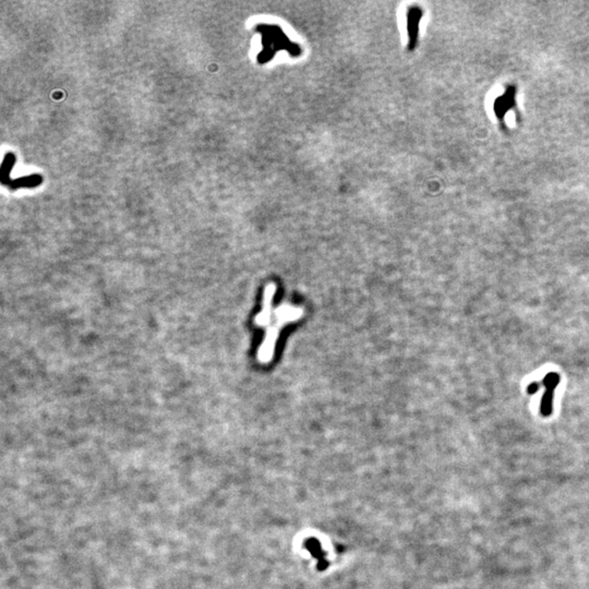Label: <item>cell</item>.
<instances>
[{"instance_id":"6da1fadb","label":"cell","mask_w":589,"mask_h":589,"mask_svg":"<svg viewBox=\"0 0 589 589\" xmlns=\"http://www.w3.org/2000/svg\"><path fill=\"white\" fill-rule=\"evenodd\" d=\"M273 316L274 323L271 322V324L266 328V334L258 350L259 363L264 365L271 363L273 359L275 346H276V342L283 326L299 320L303 316V310L299 307H295L293 304L283 303L274 310Z\"/></svg>"},{"instance_id":"7a4b0ae2","label":"cell","mask_w":589,"mask_h":589,"mask_svg":"<svg viewBox=\"0 0 589 589\" xmlns=\"http://www.w3.org/2000/svg\"><path fill=\"white\" fill-rule=\"evenodd\" d=\"M543 383L546 388V392L543 396V399H541L540 413L544 417H549V416L552 414L554 390L560 383V375L556 372H549L545 376Z\"/></svg>"},{"instance_id":"3957f363","label":"cell","mask_w":589,"mask_h":589,"mask_svg":"<svg viewBox=\"0 0 589 589\" xmlns=\"http://www.w3.org/2000/svg\"><path fill=\"white\" fill-rule=\"evenodd\" d=\"M275 293H276V285L273 284V283H270V284L266 285V287L264 289L262 309L260 312L257 314V317L254 319V323L257 326H260V327L266 326L268 327L271 324V319L273 316L272 314V304H273Z\"/></svg>"},{"instance_id":"277c9868","label":"cell","mask_w":589,"mask_h":589,"mask_svg":"<svg viewBox=\"0 0 589 589\" xmlns=\"http://www.w3.org/2000/svg\"><path fill=\"white\" fill-rule=\"evenodd\" d=\"M422 17V9L414 6L407 12V31H408V50H414L418 44L419 23Z\"/></svg>"},{"instance_id":"5b68a950","label":"cell","mask_w":589,"mask_h":589,"mask_svg":"<svg viewBox=\"0 0 589 589\" xmlns=\"http://www.w3.org/2000/svg\"><path fill=\"white\" fill-rule=\"evenodd\" d=\"M516 88L513 85H509L507 90L502 94V95L494 100L493 111L496 113V116L500 120H503L506 113L510 109L514 108L516 104Z\"/></svg>"},{"instance_id":"8992f818","label":"cell","mask_w":589,"mask_h":589,"mask_svg":"<svg viewBox=\"0 0 589 589\" xmlns=\"http://www.w3.org/2000/svg\"><path fill=\"white\" fill-rule=\"evenodd\" d=\"M538 390H539V384L537 382H533V383H530L528 386L527 393L529 395H532V394H536Z\"/></svg>"}]
</instances>
